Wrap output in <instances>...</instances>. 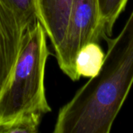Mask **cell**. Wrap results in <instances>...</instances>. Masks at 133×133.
Here are the masks:
<instances>
[{
    "instance_id": "5b68a950",
    "label": "cell",
    "mask_w": 133,
    "mask_h": 133,
    "mask_svg": "<svg viewBox=\"0 0 133 133\" xmlns=\"http://www.w3.org/2000/svg\"><path fill=\"white\" fill-rule=\"evenodd\" d=\"M73 0H36L38 21L48 36L55 51L65 36Z\"/></svg>"
},
{
    "instance_id": "7a4b0ae2",
    "label": "cell",
    "mask_w": 133,
    "mask_h": 133,
    "mask_svg": "<svg viewBox=\"0 0 133 133\" xmlns=\"http://www.w3.org/2000/svg\"><path fill=\"white\" fill-rule=\"evenodd\" d=\"M46 35L39 21L24 31L16 61L0 92V124L30 113L51 111L44 88L50 55Z\"/></svg>"
},
{
    "instance_id": "277c9868",
    "label": "cell",
    "mask_w": 133,
    "mask_h": 133,
    "mask_svg": "<svg viewBox=\"0 0 133 133\" xmlns=\"http://www.w3.org/2000/svg\"><path fill=\"white\" fill-rule=\"evenodd\" d=\"M23 33L16 16L0 0V92L16 61Z\"/></svg>"
},
{
    "instance_id": "ba28073f",
    "label": "cell",
    "mask_w": 133,
    "mask_h": 133,
    "mask_svg": "<svg viewBox=\"0 0 133 133\" xmlns=\"http://www.w3.org/2000/svg\"><path fill=\"white\" fill-rule=\"evenodd\" d=\"M19 20L24 31L37 21L36 0H1Z\"/></svg>"
},
{
    "instance_id": "6da1fadb",
    "label": "cell",
    "mask_w": 133,
    "mask_h": 133,
    "mask_svg": "<svg viewBox=\"0 0 133 133\" xmlns=\"http://www.w3.org/2000/svg\"><path fill=\"white\" fill-rule=\"evenodd\" d=\"M102 68L59 111L55 133H108L133 85V9Z\"/></svg>"
},
{
    "instance_id": "9c48e42d",
    "label": "cell",
    "mask_w": 133,
    "mask_h": 133,
    "mask_svg": "<svg viewBox=\"0 0 133 133\" xmlns=\"http://www.w3.org/2000/svg\"><path fill=\"white\" fill-rule=\"evenodd\" d=\"M42 115L30 113L0 124V133H35L37 132Z\"/></svg>"
},
{
    "instance_id": "3957f363",
    "label": "cell",
    "mask_w": 133,
    "mask_h": 133,
    "mask_svg": "<svg viewBox=\"0 0 133 133\" xmlns=\"http://www.w3.org/2000/svg\"><path fill=\"white\" fill-rule=\"evenodd\" d=\"M102 39L99 0H73L64 40L55 51L61 70L72 80L79 78L76 58L79 50L91 41Z\"/></svg>"
},
{
    "instance_id": "8992f818",
    "label": "cell",
    "mask_w": 133,
    "mask_h": 133,
    "mask_svg": "<svg viewBox=\"0 0 133 133\" xmlns=\"http://www.w3.org/2000/svg\"><path fill=\"white\" fill-rule=\"evenodd\" d=\"M105 53L97 41H91L83 46L76 58V71L80 77L94 78L100 72Z\"/></svg>"
},
{
    "instance_id": "52a82bcc",
    "label": "cell",
    "mask_w": 133,
    "mask_h": 133,
    "mask_svg": "<svg viewBox=\"0 0 133 133\" xmlns=\"http://www.w3.org/2000/svg\"><path fill=\"white\" fill-rule=\"evenodd\" d=\"M129 0H99L101 13V31L102 39L108 41L112 35L113 27Z\"/></svg>"
}]
</instances>
